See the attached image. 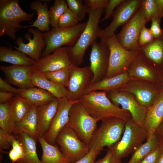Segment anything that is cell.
I'll return each instance as SVG.
<instances>
[{"mask_svg": "<svg viewBox=\"0 0 163 163\" xmlns=\"http://www.w3.org/2000/svg\"><path fill=\"white\" fill-rule=\"evenodd\" d=\"M159 145L158 139L155 133L151 139L146 140L134 152L127 163H140Z\"/></svg>", "mask_w": 163, "mask_h": 163, "instance_id": "33", "label": "cell"}, {"mask_svg": "<svg viewBox=\"0 0 163 163\" xmlns=\"http://www.w3.org/2000/svg\"><path fill=\"white\" fill-rule=\"evenodd\" d=\"M157 5L163 15V0H155Z\"/></svg>", "mask_w": 163, "mask_h": 163, "instance_id": "54", "label": "cell"}, {"mask_svg": "<svg viewBox=\"0 0 163 163\" xmlns=\"http://www.w3.org/2000/svg\"><path fill=\"white\" fill-rule=\"evenodd\" d=\"M157 163H163V150L158 158Z\"/></svg>", "mask_w": 163, "mask_h": 163, "instance_id": "55", "label": "cell"}, {"mask_svg": "<svg viewBox=\"0 0 163 163\" xmlns=\"http://www.w3.org/2000/svg\"><path fill=\"white\" fill-rule=\"evenodd\" d=\"M161 18L160 17H155L151 20V24L149 29L154 38L158 37L162 33V29L160 25Z\"/></svg>", "mask_w": 163, "mask_h": 163, "instance_id": "44", "label": "cell"}, {"mask_svg": "<svg viewBox=\"0 0 163 163\" xmlns=\"http://www.w3.org/2000/svg\"><path fill=\"white\" fill-rule=\"evenodd\" d=\"M142 0H124L114 12L113 20L105 29H101L98 38L104 41L112 36L117 29L125 24L133 17L141 6Z\"/></svg>", "mask_w": 163, "mask_h": 163, "instance_id": "10", "label": "cell"}, {"mask_svg": "<svg viewBox=\"0 0 163 163\" xmlns=\"http://www.w3.org/2000/svg\"><path fill=\"white\" fill-rule=\"evenodd\" d=\"M123 135L118 141L107 147L116 159L121 160L134 152L147 137V132L143 126L136 124L132 118L126 121Z\"/></svg>", "mask_w": 163, "mask_h": 163, "instance_id": "3", "label": "cell"}, {"mask_svg": "<svg viewBox=\"0 0 163 163\" xmlns=\"http://www.w3.org/2000/svg\"><path fill=\"white\" fill-rule=\"evenodd\" d=\"M15 123L11 120L8 103L0 104V127L6 133H13Z\"/></svg>", "mask_w": 163, "mask_h": 163, "instance_id": "35", "label": "cell"}, {"mask_svg": "<svg viewBox=\"0 0 163 163\" xmlns=\"http://www.w3.org/2000/svg\"><path fill=\"white\" fill-rule=\"evenodd\" d=\"M103 11V9L88 8V18L85 27L75 45L72 47H67L74 65L79 66L82 63L87 49L96 41L101 30L99 23Z\"/></svg>", "mask_w": 163, "mask_h": 163, "instance_id": "2", "label": "cell"}, {"mask_svg": "<svg viewBox=\"0 0 163 163\" xmlns=\"http://www.w3.org/2000/svg\"><path fill=\"white\" fill-rule=\"evenodd\" d=\"M110 51L108 66L104 78L127 72L137 56V53L127 50L118 41L115 34L105 40Z\"/></svg>", "mask_w": 163, "mask_h": 163, "instance_id": "6", "label": "cell"}, {"mask_svg": "<svg viewBox=\"0 0 163 163\" xmlns=\"http://www.w3.org/2000/svg\"><path fill=\"white\" fill-rule=\"evenodd\" d=\"M162 17H163V16H162Z\"/></svg>", "mask_w": 163, "mask_h": 163, "instance_id": "58", "label": "cell"}, {"mask_svg": "<svg viewBox=\"0 0 163 163\" xmlns=\"http://www.w3.org/2000/svg\"><path fill=\"white\" fill-rule=\"evenodd\" d=\"M69 119L65 126L72 129L80 139L89 145L97 122L88 112L81 101L71 107Z\"/></svg>", "mask_w": 163, "mask_h": 163, "instance_id": "7", "label": "cell"}, {"mask_svg": "<svg viewBox=\"0 0 163 163\" xmlns=\"http://www.w3.org/2000/svg\"><path fill=\"white\" fill-rule=\"evenodd\" d=\"M155 134L158 139L160 145L163 150V120L157 128Z\"/></svg>", "mask_w": 163, "mask_h": 163, "instance_id": "52", "label": "cell"}, {"mask_svg": "<svg viewBox=\"0 0 163 163\" xmlns=\"http://www.w3.org/2000/svg\"><path fill=\"white\" fill-rule=\"evenodd\" d=\"M131 81L127 72L112 77L104 78L98 82L90 84L85 89L84 95L94 91L109 92L118 90L122 85Z\"/></svg>", "mask_w": 163, "mask_h": 163, "instance_id": "25", "label": "cell"}, {"mask_svg": "<svg viewBox=\"0 0 163 163\" xmlns=\"http://www.w3.org/2000/svg\"><path fill=\"white\" fill-rule=\"evenodd\" d=\"M160 90L156 85L143 81L131 80L118 91L133 94L138 103L147 108L154 102Z\"/></svg>", "mask_w": 163, "mask_h": 163, "instance_id": "14", "label": "cell"}, {"mask_svg": "<svg viewBox=\"0 0 163 163\" xmlns=\"http://www.w3.org/2000/svg\"><path fill=\"white\" fill-rule=\"evenodd\" d=\"M110 51L104 41L94 42L91 46L90 54V66L93 76L90 84L101 81L104 78L108 66Z\"/></svg>", "mask_w": 163, "mask_h": 163, "instance_id": "12", "label": "cell"}, {"mask_svg": "<svg viewBox=\"0 0 163 163\" xmlns=\"http://www.w3.org/2000/svg\"><path fill=\"white\" fill-rule=\"evenodd\" d=\"M18 95L31 106L37 107L45 104L56 97L49 92L39 88H19Z\"/></svg>", "mask_w": 163, "mask_h": 163, "instance_id": "27", "label": "cell"}, {"mask_svg": "<svg viewBox=\"0 0 163 163\" xmlns=\"http://www.w3.org/2000/svg\"><path fill=\"white\" fill-rule=\"evenodd\" d=\"M147 22L143 8L141 5L124 25L119 33L116 35L120 44L127 50L137 53L139 48L138 44L139 34Z\"/></svg>", "mask_w": 163, "mask_h": 163, "instance_id": "9", "label": "cell"}, {"mask_svg": "<svg viewBox=\"0 0 163 163\" xmlns=\"http://www.w3.org/2000/svg\"><path fill=\"white\" fill-rule=\"evenodd\" d=\"M160 145L148 155L140 163H157L162 152Z\"/></svg>", "mask_w": 163, "mask_h": 163, "instance_id": "47", "label": "cell"}, {"mask_svg": "<svg viewBox=\"0 0 163 163\" xmlns=\"http://www.w3.org/2000/svg\"><path fill=\"white\" fill-rule=\"evenodd\" d=\"M127 72L131 80L153 82L156 80L155 69L137 55Z\"/></svg>", "mask_w": 163, "mask_h": 163, "instance_id": "23", "label": "cell"}, {"mask_svg": "<svg viewBox=\"0 0 163 163\" xmlns=\"http://www.w3.org/2000/svg\"><path fill=\"white\" fill-rule=\"evenodd\" d=\"M109 0H85V5L88 8L93 10L103 9L105 8Z\"/></svg>", "mask_w": 163, "mask_h": 163, "instance_id": "43", "label": "cell"}, {"mask_svg": "<svg viewBox=\"0 0 163 163\" xmlns=\"http://www.w3.org/2000/svg\"><path fill=\"white\" fill-rule=\"evenodd\" d=\"M8 103L11 120L15 123L21 120L31 107L30 104L19 95L14 97Z\"/></svg>", "mask_w": 163, "mask_h": 163, "instance_id": "32", "label": "cell"}, {"mask_svg": "<svg viewBox=\"0 0 163 163\" xmlns=\"http://www.w3.org/2000/svg\"><path fill=\"white\" fill-rule=\"evenodd\" d=\"M109 93L108 98L116 106H122L123 109L129 111L132 118L137 125L144 127L147 108L140 105L132 94L118 90Z\"/></svg>", "mask_w": 163, "mask_h": 163, "instance_id": "13", "label": "cell"}, {"mask_svg": "<svg viewBox=\"0 0 163 163\" xmlns=\"http://www.w3.org/2000/svg\"><path fill=\"white\" fill-rule=\"evenodd\" d=\"M8 1L10 7L20 22L24 21H32L34 13H27L23 10L20 7L18 0H8Z\"/></svg>", "mask_w": 163, "mask_h": 163, "instance_id": "39", "label": "cell"}, {"mask_svg": "<svg viewBox=\"0 0 163 163\" xmlns=\"http://www.w3.org/2000/svg\"><path fill=\"white\" fill-rule=\"evenodd\" d=\"M17 135V138L23 145L24 152L23 158L17 161L20 163H42L37 153L36 141L25 133Z\"/></svg>", "mask_w": 163, "mask_h": 163, "instance_id": "31", "label": "cell"}, {"mask_svg": "<svg viewBox=\"0 0 163 163\" xmlns=\"http://www.w3.org/2000/svg\"><path fill=\"white\" fill-rule=\"evenodd\" d=\"M126 121L118 118H112L102 121L94 132L89 145L90 149L101 152L121 139L125 129Z\"/></svg>", "mask_w": 163, "mask_h": 163, "instance_id": "5", "label": "cell"}, {"mask_svg": "<svg viewBox=\"0 0 163 163\" xmlns=\"http://www.w3.org/2000/svg\"><path fill=\"white\" fill-rule=\"evenodd\" d=\"M59 102L55 98L49 102L37 107V129L40 137H43L48 130L56 112Z\"/></svg>", "mask_w": 163, "mask_h": 163, "instance_id": "22", "label": "cell"}, {"mask_svg": "<svg viewBox=\"0 0 163 163\" xmlns=\"http://www.w3.org/2000/svg\"><path fill=\"white\" fill-rule=\"evenodd\" d=\"M68 8L83 19L88 13V8L80 0H66Z\"/></svg>", "mask_w": 163, "mask_h": 163, "instance_id": "40", "label": "cell"}, {"mask_svg": "<svg viewBox=\"0 0 163 163\" xmlns=\"http://www.w3.org/2000/svg\"><path fill=\"white\" fill-rule=\"evenodd\" d=\"M73 64L68 47L62 46L55 50L52 53L35 61L33 69L44 73L69 68Z\"/></svg>", "mask_w": 163, "mask_h": 163, "instance_id": "15", "label": "cell"}, {"mask_svg": "<svg viewBox=\"0 0 163 163\" xmlns=\"http://www.w3.org/2000/svg\"><path fill=\"white\" fill-rule=\"evenodd\" d=\"M68 8L66 0L54 1L49 10L50 25L52 28L58 27L60 18Z\"/></svg>", "mask_w": 163, "mask_h": 163, "instance_id": "34", "label": "cell"}, {"mask_svg": "<svg viewBox=\"0 0 163 163\" xmlns=\"http://www.w3.org/2000/svg\"><path fill=\"white\" fill-rule=\"evenodd\" d=\"M59 100L56 112L48 130L43 136L46 141L51 144H55L58 134L68 123L69 119V112L71 107L75 103L80 101H72L68 97H64Z\"/></svg>", "mask_w": 163, "mask_h": 163, "instance_id": "16", "label": "cell"}, {"mask_svg": "<svg viewBox=\"0 0 163 163\" xmlns=\"http://www.w3.org/2000/svg\"><path fill=\"white\" fill-rule=\"evenodd\" d=\"M55 142L71 163L80 159L90 150L89 145L81 141L72 129L66 126L59 133Z\"/></svg>", "mask_w": 163, "mask_h": 163, "instance_id": "8", "label": "cell"}, {"mask_svg": "<svg viewBox=\"0 0 163 163\" xmlns=\"http://www.w3.org/2000/svg\"><path fill=\"white\" fill-rule=\"evenodd\" d=\"M37 107L31 106L24 117L15 123L13 133L18 135L24 133L28 134L36 142L40 137L37 129Z\"/></svg>", "mask_w": 163, "mask_h": 163, "instance_id": "26", "label": "cell"}, {"mask_svg": "<svg viewBox=\"0 0 163 163\" xmlns=\"http://www.w3.org/2000/svg\"><path fill=\"white\" fill-rule=\"evenodd\" d=\"M100 152L99 151L91 149L82 158L71 163H94Z\"/></svg>", "mask_w": 163, "mask_h": 163, "instance_id": "45", "label": "cell"}, {"mask_svg": "<svg viewBox=\"0 0 163 163\" xmlns=\"http://www.w3.org/2000/svg\"><path fill=\"white\" fill-rule=\"evenodd\" d=\"M107 92L94 91L84 95L81 101L90 115L97 122L112 118L125 121L132 118L130 112L116 106L110 101Z\"/></svg>", "mask_w": 163, "mask_h": 163, "instance_id": "1", "label": "cell"}, {"mask_svg": "<svg viewBox=\"0 0 163 163\" xmlns=\"http://www.w3.org/2000/svg\"><path fill=\"white\" fill-rule=\"evenodd\" d=\"M10 142L12 149L18 154L21 159L23 158L24 156V149L23 145L20 140L11 134L10 137Z\"/></svg>", "mask_w": 163, "mask_h": 163, "instance_id": "46", "label": "cell"}, {"mask_svg": "<svg viewBox=\"0 0 163 163\" xmlns=\"http://www.w3.org/2000/svg\"><path fill=\"white\" fill-rule=\"evenodd\" d=\"M11 134H9L0 128V149H8L11 145L10 137Z\"/></svg>", "mask_w": 163, "mask_h": 163, "instance_id": "48", "label": "cell"}, {"mask_svg": "<svg viewBox=\"0 0 163 163\" xmlns=\"http://www.w3.org/2000/svg\"><path fill=\"white\" fill-rule=\"evenodd\" d=\"M16 95L12 93L0 91V104L8 103Z\"/></svg>", "mask_w": 163, "mask_h": 163, "instance_id": "51", "label": "cell"}, {"mask_svg": "<svg viewBox=\"0 0 163 163\" xmlns=\"http://www.w3.org/2000/svg\"><path fill=\"white\" fill-rule=\"evenodd\" d=\"M43 73L49 80L65 87H67L70 73V67Z\"/></svg>", "mask_w": 163, "mask_h": 163, "instance_id": "36", "label": "cell"}, {"mask_svg": "<svg viewBox=\"0 0 163 163\" xmlns=\"http://www.w3.org/2000/svg\"><path fill=\"white\" fill-rule=\"evenodd\" d=\"M16 163H20L19 162L17 161Z\"/></svg>", "mask_w": 163, "mask_h": 163, "instance_id": "57", "label": "cell"}, {"mask_svg": "<svg viewBox=\"0 0 163 163\" xmlns=\"http://www.w3.org/2000/svg\"><path fill=\"white\" fill-rule=\"evenodd\" d=\"M23 27L10 7L8 0H0V36L5 35L15 40V32Z\"/></svg>", "mask_w": 163, "mask_h": 163, "instance_id": "20", "label": "cell"}, {"mask_svg": "<svg viewBox=\"0 0 163 163\" xmlns=\"http://www.w3.org/2000/svg\"><path fill=\"white\" fill-rule=\"evenodd\" d=\"M86 24V22L79 23L70 27L52 28L50 31L43 33L46 46L41 57L50 54L56 49L64 46L69 47L74 46Z\"/></svg>", "mask_w": 163, "mask_h": 163, "instance_id": "4", "label": "cell"}, {"mask_svg": "<svg viewBox=\"0 0 163 163\" xmlns=\"http://www.w3.org/2000/svg\"><path fill=\"white\" fill-rule=\"evenodd\" d=\"M67 89L69 98L72 101H81L86 88L90 84L93 76L90 66L79 67L72 64Z\"/></svg>", "mask_w": 163, "mask_h": 163, "instance_id": "11", "label": "cell"}, {"mask_svg": "<svg viewBox=\"0 0 163 163\" xmlns=\"http://www.w3.org/2000/svg\"><path fill=\"white\" fill-rule=\"evenodd\" d=\"M0 61L12 65L32 66L35 60L21 52L2 46L0 47Z\"/></svg>", "mask_w": 163, "mask_h": 163, "instance_id": "30", "label": "cell"}, {"mask_svg": "<svg viewBox=\"0 0 163 163\" xmlns=\"http://www.w3.org/2000/svg\"><path fill=\"white\" fill-rule=\"evenodd\" d=\"M94 163H123L121 160H118L115 158L113 156L111 151L108 149L105 156L103 158H100Z\"/></svg>", "mask_w": 163, "mask_h": 163, "instance_id": "50", "label": "cell"}, {"mask_svg": "<svg viewBox=\"0 0 163 163\" xmlns=\"http://www.w3.org/2000/svg\"><path fill=\"white\" fill-rule=\"evenodd\" d=\"M0 91L10 92L18 95L19 88L11 86L7 81L0 77Z\"/></svg>", "mask_w": 163, "mask_h": 163, "instance_id": "49", "label": "cell"}, {"mask_svg": "<svg viewBox=\"0 0 163 163\" xmlns=\"http://www.w3.org/2000/svg\"><path fill=\"white\" fill-rule=\"evenodd\" d=\"M137 53L154 69L161 67L163 69V29L159 37L154 38L149 43L139 47Z\"/></svg>", "mask_w": 163, "mask_h": 163, "instance_id": "19", "label": "cell"}, {"mask_svg": "<svg viewBox=\"0 0 163 163\" xmlns=\"http://www.w3.org/2000/svg\"><path fill=\"white\" fill-rule=\"evenodd\" d=\"M28 28V32L33 34V37L31 38V35L29 33L25 34V39L29 41L27 43H24L23 38L18 37L15 40V43L18 46L17 47L8 45L36 61L40 58L42 50L45 47L46 43L43 34L40 31L37 29H34L31 27Z\"/></svg>", "mask_w": 163, "mask_h": 163, "instance_id": "17", "label": "cell"}, {"mask_svg": "<svg viewBox=\"0 0 163 163\" xmlns=\"http://www.w3.org/2000/svg\"><path fill=\"white\" fill-rule=\"evenodd\" d=\"M9 157L12 162L11 163H14L21 159V158L18 154L13 149H12L8 153Z\"/></svg>", "mask_w": 163, "mask_h": 163, "instance_id": "53", "label": "cell"}, {"mask_svg": "<svg viewBox=\"0 0 163 163\" xmlns=\"http://www.w3.org/2000/svg\"><path fill=\"white\" fill-rule=\"evenodd\" d=\"M149 28H148L144 25L142 28L139 34L138 44L139 47L145 46L154 40Z\"/></svg>", "mask_w": 163, "mask_h": 163, "instance_id": "41", "label": "cell"}, {"mask_svg": "<svg viewBox=\"0 0 163 163\" xmlns=\"http://www.w3.org/2000/svg\"><path fill=\"white\" fill-rule=\"evenodd\" d=\"M38 141L42 149V163H71L56 145L49 143L42 137Z\"/></svg>", "mask_w": 163, "mask_h": 163, "instance_id": "28", "label": "cell"}, {"mask_svg": "<svg viewBox=\"0 0 163 163\" xmlns=\"http://www.w3.org/2000/svg\"><path fill=\"white\" fill-rule=\"evenodd\" d=\"M163 120V89L159 93L153 103L147 108L144 127L147 132L146 140L151 139Z\"/></svg>", "mask_w": 163, "mask_h": 163, "instance_id": "21", "label": "cell"}, {"mask_svg": "<svg viewBox=\"0 0 163 163\" xmlns=\"http://www.w3.org/2000/svg\"><path fill=\"white\" fill-rule=\"evenodd\" d=\"M82 19L69 8L60 18L58 27H68L74 26L79 23Z\"/></svg>", "mask_w": 163, "mask_h": 163, "instance_id": "38", "label": "cell"}, {"mask_svg": "<svg viewBox=\"0 0 163 163\" xmlns=\"http://www.w3.org/2000/svg\"><path fill=\"white\" fill-rule=\"evenodd\" d=\"M141 5L143 8L147 22L155 17H162V14L155 0H142Z\"/></svg>", "mask_w": 163, "mask_h": 163, "instance_id": "37", "label": "cell"}, {"mask_svg": "<svg viewBox=\"0 0 163 163\" xmlns=\"http://www.w3.org/2000/svg\"><path fill=\"white\" fill-rule=\"evenodd\" d=\"M30 8L37 12V18L32 24L24 26L23 28L34 27L37 28L41 31H50V21L47 4L46 3L43 4L40 1L35 0L31 2Z\"/></svg>", "mask_w": 163, "mask_h": 163, "instance_id": "29", "label": "cell"}, {"mask_svg": "<svg viewBox=\"0 0 163 163\" xmlns=\"http://www.w3.org/2000/svg\"><path fill=\"white\" fill-rule=\"evenodd\" d=\"M162 72H163V69H162ZM162 79H161V89H163V76L162 77ZM160 89V90H161Z\"/></svg>", "mask_w": 163, "mask_h": 163, "instance_id": "56", "label": "cell"}, {"mask_svg": "<svg viewBox=\"0 0 163 163\" xmlns=\"http://www.w3.org/2000/svg\"><path fill=\"white\" fill-rule=\"evenodd\" d=\"M124 0H109L105 8V13L103 18L101 21H104L109 19L112 16L115 8L117 7Z\"/></svg>", "mask_w": 163, "mask_h": 163, "instance_id": "42", "label": "cell"}, {"mask_svg": "<svg viewBox=\"0 0 163 163\" xmlns=\"http://www.w3.org/2000/svg\"><path fill=\"white\" fill-rule=\"evenodd\" d=\"M32 82L35 87L44 89L50 93L58 99L68 97L67 89L49 80L43 72L33 69L31 75Z\"/></svg>", "mask_w": 163, "mask_h": 163, "instance_id": "24", "label": "cell"}, {"mask_svg": "<svg viewBox=\"0 0 163 163\" xmlns=\"http://www.w3.org/2000/svg\"><path fill=\"white\" fill-rule=\"evenodd\" d=\"M0 69L4 74L8 81L21 89L35 87L31 79L32 66L12 65L1 66Z\"/></svg>", "mask_w": 163, "mask_h": 163, "instance_id": "18", "label": "cell"}]
</instances>
